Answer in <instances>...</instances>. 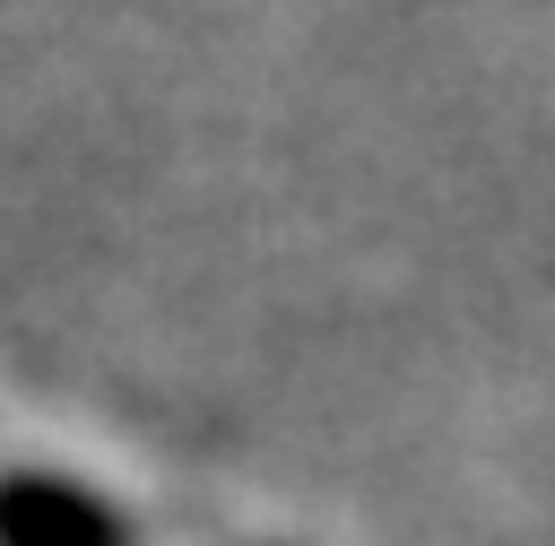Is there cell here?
I'll list each match as a JSON object with an SVG mask.
<instances>
[{"label": "cell", "instance_id": "obj_1", "mask_svg": "<svg viewBox=\"0 0 555 546\" xmlns=\"http://www.w3.org/2000/svg\"><path fill=\"white\" fill-rule=\"evenodd\" d=\"M0 546H130V511L61 468H0Z\"/></svg>", "mask_w": 555, "mask_h": 546}]
</instances>
